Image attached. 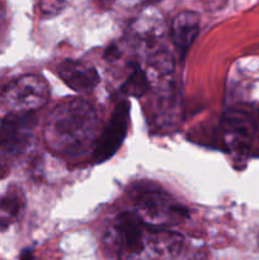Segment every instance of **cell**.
<instances>
[{"instance_id": "obj_1", "label": "cell", "mask_w": 259, "mask_h": 260, "mask_svg": "<svg viewBox=\"0 0 259 260\" xmlns=\"http://www.w3.org/2000/svg\"><path fill=\"white\" fill-rule=\"evenodd\" d=\"M104 244L118 260H173L183 238L168 229L147 225L134 212H123L109 226Z\"/></svg>"}, {"instance_id": "obj_2", "label": "cell", "mask_w": 259, "mask_h": 260, "mask_svg": "<svg viewBox=\"0 0 259 260\" xmlns=\"http://www.w3.org/2000/svg\"><path fill=\"white\" fill-rule=\"evenodd\" d=\"M46 145L61 156H79L95 146L99 137V117L84 99H69L56 106L48 116L43 132Z\"/></svg>"}, {"instance_id": "obj_3", "label": "cell", "mask_w": 259, "mask_h": 260, "mask_svg": "<svg viewBox=\"0 0 259 260\" xmlns=\"http://www.w3.org/2000/svg\"><path fill=\"white\" fill-rule=\"evenodd\" d=\"M127 194L135 215L154 228L179 225L189 217L184 206L152 182H136L128 188Z\"/></svg>"}, {"instance_id": "obj_4", "label": "cell", "mask_w": 259, "mask_h": 260, "mask_svg": "<svg viewBox=\"0 0 259 260\" xmlns=\"http://www.w3.org/2000/svg\"><path fill=\"white\" fill-rule=\"evenodd\" d=\"M50 96V88L40 75L19 76L4 86L3 103L12 113H30L43 107Z\"/></svg>"}, {"instance_id": "obj_5", "label": "cell", "mask_w": 259, "mask_h": 260, "mask_svg": "<svg viewBox=\"0 0 259 260\" xmlns=\"http://www.w3.org/2000/svg\"><path fill=\"white\" fill-rule=\"evenodd\" d=\"M37 118L32 113H10L0 124V150L10 156L22 155L29 146Z\"/></svg>"}, {"instance_id": "obj_6", "label": "cell", "mask_w": 259, "mask_h": 260, "mask_svg": "<svg viewBox=\"0 0 259 260\" xmlns=\"http://www.w3.org/2000/svg\"><path fill=\"white\" fill-rule=\"evenodd\" d=\"M130 121V106L127 102H121L112 113L108 126L99 135L93 150V159L95 162H103L113 156L121 147L127 135Z\"/></svg>"}, {"instance_id": "obj_7", "label": "cell", "mask_w": 259, "mask_h": 260, "mask_svg": "<svg viewBox=\"0 0 259 260\" xmlns=\"http://www.w3.org/2000/svg\"><path fill=\"white\" fill-rule=\"evenodd\" d=\"M223 122L226 144L234 150L248 149L258 131L254 117L246 111H233Z\"/></svg>"}, {"instance_id": "obj_8", "label": "cell", "mask_w": 259, "mask_h": 260, "mask_svg": "<svg viewBox=\"0 0 259 260\" xmlns=\"http://www.w3.org/2000/svg\"><path fill=\"white\" fill-rule=\"evenodd\" d=\"M57 75L75 91H89L99 83L96 69L86 61L65 60L58 63Z\"/></svg>"}, {"instance_id": "obj_9", "label": "cell", "mask_w": 259, "mask_h": 260, "mask_svg": "<svg viewBox=\"0 0 259 260\" xmlns=\"http://www.w3.org/2000/svg\"><path fill=\"white\" fill-rule=\"evenodd\" d=\"M130 30L132 38L140 42V45H144L145 47H154L164 36V18L156 9L149 8L132 22Z\"/></svg>"}, {"instance_id": "obj_10", "label": "cell", "mask_w": 259, "mask_h": 260, "mask_svg": "<svg viewBox=\"0 0 259 260\" xmlns=\"http://www.w3.org/2000/svg\"><path fill=\"white\" fill-rule=\"evenodd\" d=\"M200 23V15L190 10L179 13L173 18L170 25V38L182 58L198 36Z\"/></svg>"}, {"instance_id": "obj_11", "label": "cell", "mask_w": 259, "mask_h": 260, "mask_svg": "<svg viewBox=\"0 0 259 260\" xmlns=\"http://www.w3.org/2000/svg\"><path fill=\"white\" fill-rule=\"evenodd\" d=\"M24 207V197L19 188L12 187L0 200V225L7 228Z\"/></svg>"}, {"instance_id": "obj_12", "label": "cell", "mask_w": 259, "mask_h": 260, "mask_svg": "<svg viewBox=\"0 0 259 260\" xmlns=\"http://www.w3.org/2000/svg\"><path fill=\"white\" fill-rule=\"evenodd\" d=\"M150 83L147 75L140 69H136L131 73V75L127 78L124 84L122 85V90L127 95L131 96H141L149 90Z\"/></svg>"}, {"instance_id": "obj_13", "label": "cell", "mask_w": 259, "mask_h": 260, "mask_svg": "<svg viewBox=\"0 0 259 260\" xmlns=\"http://www.w3.org/2000/svg\"><path fill=\"white\" fill-rule=\"evenodd\" d=\"M149 66L160 75H168L174 69V60L173 56L167 51H155L149 57Z\"/></svg>"}, {"instance_id": "obj_14", "label": "cell", "mask_w": 259, "mask_h": 260, "mask_svg": "<svg viewBox=\"0 0 259 260\" xmlns=\"http://www.w3.org/2000/svg\"><path fill=\"white\" fill-rule=\"evenodd\" d=\"M65 5L66 3L63 2H43L40 3L38 8H40V13L42 14V17L48 18L58 14Z\"/></svg>"}, {"instance_id": "obj_15", "label": "cell", "mask_w": 259, "mask_h": 260, "mask_svg": "<svg viewBox=\"0 0 259 260\" xmlns=\"http://www.w3.org/2000/svg\"><path fill=\"white\" fill-rule=\"evenodd\" d=\"M118 55H119L118 48H117L116 46H111V47L107 48L106 57L108 58V60H114V58L118 57Z\"/></svg>"}, {"instance_id": "obj_16", "label": "cell", "mask_w": 259, "mask_h": 260, "mask_svg": "<svg viewBox=\"0 0 259 260\" xmlns=\"http://www.w3.org/2000/svg\"><path fill=\"white\" fill-rule=\"evenodd\" d=\"M5 174H7V165H5L4 159L0 156V178L4 177Z\"/></svg>"}, {"instance_id": "obj_17", "label": "cell", "mask_w": 259, "mask_h": 260, "mask_svg": "<svg viewBox=\"0 0 259 260\" xmlns=\"http://www.w3.org/2000/svg\"><path fill=\"white\" fill-rule=\"evenodd\" d=\"M20 260H35V256H33L32 251L27 250V251H24V253L22 254V256H20Z\"/></svg>"}]
</instances>
